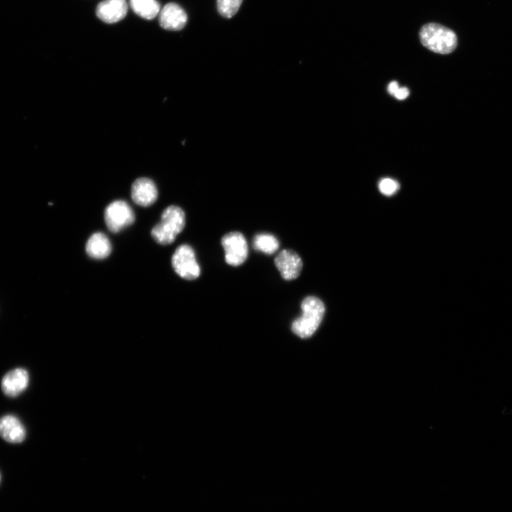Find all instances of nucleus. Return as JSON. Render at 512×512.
<instances>
[{
  "instance_id": "f257e3e1",
  "label": "nucleus",
  "mask_w": 512,
  "mask_h": 512,
  "mask_svg": "<svg viewBox=\"0 0 512 512\" xmlns=\"http://www.w3.org/2000/svg\"><path fill=\"white\" fill-rule=\"evenodd\" d=\"M302 315L292 324V331L299 337L312 336L319 326L325 312L323 302L316 297L308 296L301 304Z\"/></svg>"
},
{
  "instance_id": "f03ea898",
  "label": "nucleus",
  "mask_w": 512,
  "mask_h": 512,
  "mask_svg": "<svg viewBox=\"0 0 512 512\" xmlns=\"http://www.w3.org/2000/svg\"><path fill=\"white\" fill-rule=\"evenodd\" d=\"M422 44L439 54L452 53L457 47V38L451 29L435 23L424 25L420 31Z\"/></svg>"
},
{
  "instance_id": "7ed1b4c3",
  "label": "nucleus",
  "mask_w": 512,
  "mask_h": 512,
  "mask_svg": "<svg viewBox=\"0 0 512 512\" xmlns=\"http://www.w3.org/2000/svg\"><path fill=\"white\" fill-rule=\"evenodd\" d=\"M186 223L184 211L178 206H170L161 214V222L151 230V236L158 243H172Z\"/></svg>"
},
{
  "instance_id": "20e7f679",
  "label": "nucleus",
  "mask_w": 512,
  "mask_h": 512,
  "mask_svg": "<svg viewBox=\"0 0 512 512\" xmlns=\"http://www.w3.org/2000/svg\"><path fill=\"white\" fill-rule=\"evenodd\" d=\"M174 271L182 278L193 280L201 273L200 266L196 259L193 248L186 244L178 246L171 258Z\"/></svg>"
},
{
  "instance_id": "39448f33",
  "label": "nucleus",
  "mask_w": 512,
  "mask_h": 512,
  "mask_svg": "<svg viewBox=\"0 0 512 512\" xmlns=\"http://www.w3.org/2000/svg\"><path fill=\"white\" fill-rule=\"evenodd\" d=\"M134 213L124 201L117 200L109 204L105 210V221L108 229L118 233L134 221Z\"/></svg>"
},
{
  "instance_id": "423d86ee",
  "label": "nucleus",
  "mask_w": 512,
  "mask_h": 512,
  "mask_svg": "<svg viewBox=\"0 0 512 512\" xmlns=\"http://www.w3.org/2000/svg\"><path fill=\"white\" fill-rule=\"evenodd\" d=\"M225 251V260L231 266H239L247 259L248 247L244 235L237 231L225 234L221 239Z\"/></svg>"
},
{
  "instance_id": "0eeeda50",
  "label": "nucleus",
  "mask_w": 512,
  "mask_h": 512,
  "mask_svg": "<svg viewBox=\"0 0 512 512\" xmlns=\"http://www.w3.org/2000/svg\"><path fill=\"white\" fill-rule=\"evenodd\" d=\"M29 380V373L26 369L14 368L8 371L1 378V391L9 398L18 397L27 389Z\"/></svg>"
},
{
  "instance_id": "6e6552de",
  "label": "nucleus",
  "mask_w": 512,
  "mask_h": 512,
  "mask_svg": "<svg viewBox=\"0 0 512 512\" xmlns=\"http://www.w3.org/2000/svg\"><path fill=\"white\" fill-rule=\"evenodd\" d=\"M274 265L282 277L285 280L297 278L302 270V260L294 250L285 249L279 252L274 259Z\"/></svg>"
},
{
  "instance_id": "1a4fd4ad",
  "label": "nucleus",
  "mask_w": 512,
  "mask_h": 512,
  "mask_svg": "<svg viewBox=\"0 0 512 512\" xmlns=\"http://www.w3.org/2000/svg\"><path fill=\"white\" fill-rule=\"evenodd\" d=\"M0 437L11 444H18L26 437V430L19 418L8 414L0 417Z\"/></svg>"
},
{
  "instance_id": "9d476101",
  "label": "nucleus",
  "mask_w": 512,
  "mask_h": 512,
  "mask_svg": "<svg viewBox=\"0 0 512 512\" xmlns=\"http://www.w3.org/2000/svg\"><path fill=\"white\" fill-rule=\"evenodd\" d=\"M160 26L169 31H180L186 26L187 14L182 7L176 3L166 4L159 13Z\"/></svg>"
},
{
  "instance_id": "9b49d317",
  "label": "nucleus",
  "mask_w": 512,
  "mask_h": 512,
  "mask_svg": "<svg viewBox=\"0 0 512 512\" xmlns=\"http://www.w3.org/2000/svg\"><path fill=\"white\" fill-rule=\"evenodd\" d=\"M131 195L133 201L141 206L152 205L158 197L155 183L148 178H139L132 186Z\"/></svg>"
},
{
  "instance_id": "f8f14e48",
  "label": "nucleus",
  "mask_w": 512,
  "mask_h": 512,
  "mask_svg": "<svg viewBox=\"0 0 512 512\" xmlns=\"http://www.w3.org/2000/svg\"><path fill=\"white\" fill-rule=\"evenodd\" d=\"M126 0H104L97 6L96 15L107 23H113L123 19L127 13Z\"/></svg>"
},
{
  "instance_id": "ddd939ff",
  "label": "nucleus",
  "mask_w": 512,
  "mask_h": 512,
  "mask_svg": "<svg viewBox=\"0 0 512 512\" xmlns=\"http://www.w3.org/2000/svg\"><path fill=\"white\" fill-rule=\"evenodd\" d=\"M85 250L92 258L101 260L108 257L112 250L108 238L102 233H95L88 239Z\"/></svg>"
},
{
  "instance_id": "4468645a",
  "label": "nucleus",
  "mask_w": 512,
  "mask_h": 512,
  "mask_svg": "<svg viewBox=\"0 0 512 512\" xmlns=\"http://www.w3.org/2000/svg\"><path fill=\"white\" fill-rule=\"evenodd\" d=\"M130 6L136 14L147 20L156 17L160 10L156 0H130Z\"/></svg>"
},
{
  "instance_id": "2eb2a0df",
  "label": "nucleus",
  "mask_w": 512,
  "mask_h": 512,
  "mask_svg": "<svg viewBox=\"0 0 512 512\" xmlns=\"http://www.w3.org/2000/svg\"><path fill=\"white\" fill-rule=\"evenodd\" d=\"M253 247L256 250L272 255L279 249V243L276 237L272 234L259 233L254 238Z\"/></svg>"
},
{
  "instance_id": "dca6fc26",
  "label": "nucleus",
  "mask_w": 512,
  "mask_h": 512,
  "mask_svg": "<svg viewBox=\"0 0 512 512\" xmlns=\"http://www.w3.org/2000/svg\"><path fill=\"white\" fill-rule=\"evenodd\" d=\"M242 0H217V9L219 14L230 18L239 10Z\"/></svg>"
},
{
  "instance_id": "f3484780",
  "label": "nucleus",
  "mask_w": 512,
  "mask_h": 512,
  "mask_svg": "<svg viewBox=\"0 0 512 512\" xmlns=\"http://www.w3.org/2000/svg\"><path fill=\"white\" fill-rule=\"evenodd\" d=\"M380 191L385 196H392L399 189V183L394 179L385 178L378 184Z\"/></svg>"
},
{
  "instance_id": "a211bd4d",
  "label": "nucleus",
  "mask_w": 512,
  "mask_h": 512,
  "mask_svg": "<svg viewBox=\"0 0 512 512\" xmlns=\"http://www.w3.org/2000/svg\"><path fill=\"white\" fill-rule=\"evenodd\" d=\"M410 94L409 90L405 87H399V89L397 90V92L395 93L394 96L396 99L399 100H405L408 97Z\"/></svg>"
},
{
  "instance_id": "6ab92c4d",
  "label": "nucleus",
  "mask_w": 512,
  "mask_h": 512,
  "mask_svg": "<svg viewBox=\"0 0 512 512\" xmlns=\"http://www.w3.org/2000/svg\"><path fill=\"white\" fill-rule=\"evenodd\" d=\"M399 85L396 81H392L388 86V92L390 95H394L397 90L399 89Z\"/></svg>"
},
{
  "instance_id": "aec40b11",
  "label": "nucleus",
  "mask_w": 512,
  "mask_h": 512,
  "mask_svg": "<svg viewBox=\"0 0 512 512\" xmlns=\"http://www.w3.org/2000/svg\"><path fill=\"white\" fill-rule=\"evenodd\" d=\"M0 481H1V475H0Z\"/></svg>"
}]
</instances>
